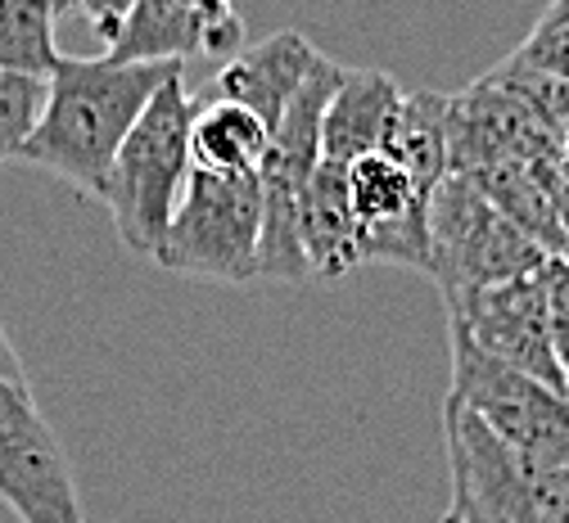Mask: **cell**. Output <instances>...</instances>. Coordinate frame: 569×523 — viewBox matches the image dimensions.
<instances>
[{
	"label": "cell",
	"mask_w": 569,
	"mask_h": 523,
	"mask_svg": "<svg viewBox=\"0 0 569 523\" xmlns=\"http://www.w3.org/2000/svg\"><path fill=\"white\" fill-rule=\"evenodd\" d=\"M556 258L569 266V221H565V235H560V249H556Z\"/></svg>",
	"instance_id": "21"
},
{
	"label": "cell",
	"mask_w": 569,
	"mask_h": 523,
	"mask_svg": "<svg viewBox=\"0 0 569 523\" xmlns=\"http://www.w3.org/2000/svg\"><path fill=\"white\" fill-rule=\"evenodd\" d=\"M54 23L46 0H0V68L46 82L59 63Z\"/></svg>",
	"instance_id": "16"
},
{
	"label": "cell",
	"mask_w": 569,
	"mask_h": 523,
	"mask_svg": "<svg viewBox=\"0 0 569 523\" xmlns=\"http://www.w3.org/2000/svg\"><path fill=\"white\" fill-rule=\"evenodd\" d=\"M240 46H244V19L236 14V6L203 10L194 0H136L109 41V54L131 63H154V59L186 63L194 54H222V50L231 54Z\"/></svg>",
	"instance_id": "10"
},
{
	"label": "cell",
	"mask_w": 569,
	"mask_h": 523,
	"mask_svg": "<svg viewBox=\"0 0 569 523\" xmlns=\"http://www.w3.org/2000/svg\"><path fill=\"white\" fill-rule=\"evenodd\" d=\"M542 266L466 293L461 303L448 308V330L466 334L479 352L507 361L511 370H525V375L542 380L547 389L565 393V375L551 348V308H547Z\"/></svg>",
	"instance_id": "8"
},
{
	"label": "cell",
	"mask_w": 569,
	"mask_h": 523,
	"mask_svg": "<svg viewBox=\"0 0 569 523\" xmlns=\"http://www.w3.org/2000/svg\"><path fill=\"white\" fill-rule=\"evenodd\" d=\"M46 10L54 19H68V14H82V0H46Z\"/></svg>",
	"instance_id": "20"
},
{
	"label": "cell",
	"mask_w": 569,
	"mask_h": 523,
	"mask_svg": "<svg viewBox=\"0 0 569 523\" xmlns=\"http://www.w3.org/2000/svg\"><path fill=\"white\" fill-rule=\"evenodd\" d=\"M547 14H565V19H569V0H551Z\"/></svg>",
	"instance_id": "22"
},
{
	"label": "cell",
	"mask_w": 569,
	"mask_h": 523,
	"mask_svg": "<svg viewBox=\"0 0 569 523\" xmlns=\"http://www.w3.org/2000/svg\"><path fill=\"white\" fill-rule=\"evenodd\" d=\"M194 109H199V95L186 87V72H177L146 104V113L136 118L127 140L118 144L104 190H100V203L109 208L122 244L150 262L172 227V212L194 168L190 163Z\"/></svg>",
	"instance_id": "2"
},
{
	"label": "cell",
	"mask_w": 569,
	"mask_h": 523,
	"mask_svg": "<svg viewBox=\"0 0 569 523\" xmlns=\"http://www.w3.org/2000/svg\"><path fill=\"white\" fill-rule=\"evenodd\" d=\"M258 227H262L258 177H222V172L190 168V181L172 212V227L154 253V266L218 280V284H253Z\"/></svg>",
	"instance_id": "5"
},
{
	"label": "cell",
	"mask_w": 569,
	"mask_h": 523,
	"mask_svg": "<svg viewBox=\"0 0 569 523\" xmlns=\"http://www.w3.org/2000/svg\"><path fill=\"white\" fill-rule=\"evenodd\" d=\"M547 253L529 231L497 208L466 172H448L430 199V275L443 303H461L466 293L538 271Z\"/></svg>",
	"instance_id": "4"
},
{
	"label": "cell",
	"mask_w": 569,
	"mask_h": 523,
	"mask_svg": "<svg viewBox=\"0 0 569 523\" xmlns=\"http://www.w3.org/2000/svg\"><path fill=\"white\" fill-rule=\"evenodd\" d=\"M267 140L271 131L262 127L258 113L212 95L194 109L190 122V163L222 177H258L267 159Z\"/></svg>",
	"instance_id": "14"
},
{
	"label": "cell",
	"mask_w": 569,
	"mask_h": 523,
	"mask_svg": "<svg viewBox=\"0 0 569 523\" xmlns=\"http://www.w3.org/2000/svg\"><path fill=\"white\" fill-rule=\"evenodd\" d=\"M0 375H6V380H28L23 375V361H19V352H14V343H10L6 330H0Z\"/></svg>",
	"instance_id": "19"
},
{
	"label": "cell",
	"mask_w": 569,
	"mask_h": 523,
	"mask_svg": "<svg viewBox=\"0 0 569 523\" xmlns=\"http://www.w3.org/2000/svg\"><path fill=\"white\" fill-rule=\"evenodd\" d=\"M303 258L308 280H343L362 266V231L348 199V168L321 159L303 194Z\"/></svg>",
	"instance_id": "13"
},
{
	"label": "cell",
	"mask_w": 569,
	"mask_h": 523,
	"mask_svg": "<svg viewBox=\"0 0 569 523\" xmlns=\"http://www.w3.org/2000/svg\"><path fill=\"white\" fill-rule=\"evenodd\" d=\"M439 523H461V519H457V514H443V519H439Z\"/></svg>",
	"instance_id": "24"
},
{
	"label": "cell",
	"mask_w": 569,
	"mask_h": 523,
	"mask_svg": "<svg viewBox=\"0 0 569 523\" xmlns=\"http://www.w3.org/2000/svg\"><path fill=\"white\" fill-rule=\"evenodd\" d=\"M525 72L551 82H569V19L565 14H542V23L533 28V37L525 41V50L511 59Z\"/></svg>",
	"instance_id": "18"
},
{
	"label": "cell",
	"mask_w": 569,
	"mask_h": 523,
	"mask_svg": "<svg viewBox=\"0 0 569 523\" xmlns=\"http://www.w3.org/2000/svg\"><path fill=\"white\" fill-rule=\"evenodd\" d=\"M317 54L321 50L303 32H276L267 41L249 46V50H236L218 68V78H212V95L231 100V104H244L271 131L280 122L284 104L295 100V91L303 87V78L312 72Z\"/></svg>",
	"instance_id": "11"
},
{
	"label": "cell",
	"mask_w": 569,
	"mask_h": 523,
	"mask_svg": "<svg viewBox=\"0 0 569 523\" xmlns=\"http://www.w3.org/2000/svg\"><path fill=\"white\" fill-rule=\"evenodd\" d=\"M448 398L475 411L497 437H507L520 452L569 470V398L525 375V370H511L507 361L479 352L457 330H452Z\"/></svg>",
	"instance_id": "6"
},
{
	"label": "cell",
	"mask_w": 569,
	"mask_h": 523,
	"mask_svg": "<svg viewBox=\"0 0 569 523\" xmlns=\"http://www.w3.org/2000/svg\"><path fill=\"white\" fill-rule=\"evenodd\" d=\"M41 109H46V82L0 68V168L23 154Z\"/></svg>",
	"instance_id": "17"
},
{
	"label": "cell",
	"mask_w": 569,
	"mask_h": 523,
	"mask_svg": "<svg viewBox=\"0 0 569 523\" xmlns=\"http://www.w3.org/2000/svg\"><path fill=\"white\" fill-rule=\"evenodd\" d=\"M194 6H203V10H227L231 0H194Z\"/></svg>",
	"instance_id": "23"
},
{
	"label": "cell",
	"mask_w": 569,
	"mask_h": 523,
	"mask_svg": "<svg viewBox=\"0 0 569 523\" xmlns=\"http://www.w3.org/2000/svg\"><path fill=\"white\" fill-rule=\"evenodd\" d=\"M348 199L362 231V266H430V190H425L393 154L376 149L348 163Z\"/></svg>",
	"instance_id": "9"
},
{
	"label": "cell",
	"mask_w": 569,
	"mask_h": 523,
	"mask_svg": "<svg viewBox=\"0 0 569 523\" xmlns=\"http://www.w3.org/2000/svg\"><path fill=\"white\" fill-rule=\"evenodd\" d=\"M0 501L23 523H87L78 479L28 380L0 375Z\"/></svg>",
	"instance_id": "7"
},
{
	"label": "cell",
	"mask_w": 569,
	"mask_h": 523,
	"mask_svg": "<svg viewBox=\"0 0 569 523\" xmlns=\"http://www.w3.org/2000/svg\"><path fill=\"white\" fill-rule=\"evenodd\" d=\"M452 510L461 523H569V470L497 437L457 398L443 402Z\"/></svg>",
	"instance_id": "3"
},
{
	"label": "cell",
	"mask_w": 569,
	"mask_h": 523,
	"mask_svg": "<svg viewBox=\"0 0 569 523\" xmlns=\"http://www.w3.org/2000/svg\"><path fill=\"white\" fill-rule=\"evenodd\" d=\"M385 154H393L425 190H439L452 172V144H448V100L435 91H407L385 140Z\"/></svg>",
	"instance_id": "15"
},
{
	"label": "cell",
	"mask_w": 569,
	"mask_h": 523,
	"mask_svg": "<svg viewBox=\"0 0 569 523\" xmlns=\"http://www.w3.org/2000/svg\"><path fill=\"white\" fill-rule=\"evenodd\" d=\"M186 63L154 59V63H131L113 54L96 59H68L59 54L54 72L46 78V109L23 144V163L68 181L73 190L100 199L109 163L118 144L146 113V104L172 82Z\"/></svg>",
	"instance_id": "1"
},
{
	"label": "cell",
	"mask_w": 569,
	"mask_h": 523,
	"mask_svg": "<svg viewBox=\"0 0 569 523\" xmlns=\"http://www.w3.org/2000/svg\"><path fill=\"white\" fill-rule=\"evenodd\" d=\"M402 95V82L380 68H343L321 118V159L348 168L352 159L385 149Z\"/></svg>",
	"instance_id": "12"
}]
</instances>
